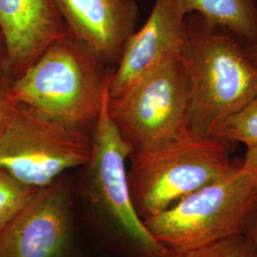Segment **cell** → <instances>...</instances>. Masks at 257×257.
<instances>
[{
    "label": "cell",
    "instance_id": "obj_1",
    "mask_svg": "<svg viewBox=\"0 0 257 257\" xmlns=\"http://www.w3.org/2000/svg\"><path fill=\"white\" fill-rule=\"evenodd\" d=\"M71 35L48 47L12 79L11 97L55 119L90 132L98 118L111 72Z\"/></svg>",
    "mask_w": 257,
    "mask_h": 257
},
{
    "label": "cell",
    "instance_id": "obj_2",
    "mask_svg": "<svg viewBox=\"0 0 257 257\" xmlns=\"http://www.w3.org/2000/svg\"><path fill=\"white\" fill-rule=\"evenodd\" d=\"M188 24L182 62L190 80L189 132L212 137L223 121L257 94V67L230 34L207 27L202 19Z\"/></svg>",
    "mask_w": 257,
    "mask_h": 257
},
{
    "label": "cell",
    "instance_id": "obj_3",
    "mask_svg": "<svg viewBox=\"0 0 257 257\" xmlns=\"http://www.w3.org/2000/svg\"><path fill=\"white\" fill-rule=\"evenodd\" d=\"M128 180L143 221L232 174L227 144L188 132L161 147L130 156Z\"/></svg>",
    "mask_w": 257,
    "mask_h": 257
},
{
    "label": "cell",
    "instance_id": "obj_4",
    "mask_svg": "<svg viewBox=\"0 0 257 257\" xmlns=\"http://www.w3.org/2000/svg\"><path fill=\"white\" fill-rule=\"evenodd\" d=\"M257 206V175L240 167L144 221L175 255L244 232Z\"/></svg>",
    "mask_w": 257,
    "mask_h": 257
},
{
    "label": "cell",
    "instance_id": "obj_5",
    "mask_svg": "<svg viewBox=\"0 0 257 257\" xmlns=\"http://www.w3.org/2000/svg\"><path fill=\"white\" fill-rule=\"evenodd\" d=\"M109 90L92 133L84 191L89 203L116 237L142 257H175L157 241L139 216L131 194L126 161L133 150L108 111Z\"/></svg>",
    "mask_w": 257,
    "mask_h": 257
},
{
    "label": "cell",
    "instance_id": "obj_6",
    "mask_svg": "<svg viewBox=\"0 0 257 257\" xmlns=\"http://www.w3.org/2000/svg\"><path fill=\"white\" fill-rule=\"evenodd\" d=\"M91 151L90 132L16 104L0 137V168L40 189L86 165Z\"/></svg>",
    "mask_w": 257,
    "mask_h": 257
},
{
    "label": "cell",
    "instance_id": "obj_7",
    "mask_svg": "<svg viewBox=\"0 0 257 257\" xmlns=\"http://www.w3.org/2000/svg\"><path fill=\"white\" fill-rule=\"evenodd\" d=\"M190 80L182 60L163 65L119 96L108 111L133 154L151 151L189 132Z\"/></svg>",
    "mask_w": 257,
    "mask_h": 257
},
{
    "label": "cell",
    "instance_id": "obj_8",
    "mask_svg": "<svg viewBox=\"0 0 257 257\" xmlns=\"http://www.w3.org/2000/svg\"><path fill=\"white\" fill-rule=\"evenodd\" d=\"M73 236L71 189L59 177L40 188L0 232V257H70Z\"/></svg>",
    "mask_w": 257,
    "mask_h": 257
},
{
    "label": "cell",
    "instance_id": "obj_9",
    "mask_svg": "<svg viewBox=\"0 0 257 257\" xmlns=\"http://www.w3.org/2000/svg\"><path fill=\"white\" fill-rule=\"evenodd\" d=\"M187 41L186 18L170 0H156L147 21L128 38L116 70L110 74V97L123 94L163 65L181 60Z\"/></svg>",
    "mask_w": 257,
    "mask_h": 257
},
{
    "label": "cell",
    "instance_id": "obj_10",
    "mask_svg": "<svg viewBox=\"0 0 257 257\" xmlns=\"http://www.w3.org/2000/svg\"><path fill=\"white\" fill-rule=\"evenodd\" d=\"M4 67L19 77L47 48L70 36L53 0H0Z\"/></svg>",
    "mask_w": 257,
    "mask_h": 257
},
{
    "label": "cell",
    "instance_id": "obj_11",
    "mask_svg": "<svg viewBox=\"0 0 257 257\" xmlns=\"http://www.w3.org/2000/svg\"><path fill=\"white\" fill-rule=\"evenodd\" d=\"M72 37L104 64L118 62L137 31L136 0H53Z\"/></svg>",
    "mask_w": 257,
    "mask_h": 257
},
{
    "label": "cell",
    "instance_id": "obj_12",
    "mask_svg": "<svg viewBox=\"0 0 257 257\" xmlns=\"http://www.w3.org/2000/svg\"><path fill=\"white\" fill-rule=\"evenodd\" d=\"M185 18L197 14L210 29H225L242 45L257 40L256 0H170Z\"/></svg>",
    "mask_w": 257,
    "mask_h": 257
},
{
    "label": "cell",
    "instance_id": "obj_13",
    "mask_svg": "<svg viewBox=\"0 0 257 257\" xmlns=\"http://www.w3.org/2000/svg\"><path fill=\"white\" fill-rule=\"evenodd\" d=\"M225 142H239L247 147L257 144V94L240 110L223 121L212 134Z\"/></svg>",
    "mask_w": 257,
    "mask_h": 257
},
{
    "label": "cell",
    "instance_id": "obj_14",
    "mask_svg": "<svg viewBox=\"0 0 257 257\" xmlns=\"http://www.w3.org/2000/svg\"><path fill=\"white\" fill-rule=\"evenodd\" d=\"M38 190L20 182L0 168V232Z\"/></svg>",
    "mask_w": 257,
    "mask_h": 257
},
{
    "label": "cell",
    "instance_id": "obj_15",
    "mask_svg": "<svg viewBox=\"0 0 257 257\" xmlns=\"http://www.w3.org/2000/svg\"><path fill=\"white\" fill-rule=\"evenodd\" d=\"M175 257H257V250L248 235L242 232Z\"/></svg>",
    "mask_w": 257,
    "mask_h": 257
},
{
    "label": "cell",
    "instance_id": "obj_16",
    "mask_svg": "<svg viewBox=\"0 0 257 257\" xmlns=\"http://www.w3.org/2000/svg\"><path fill=\"white\" fill-rule=\"evenodd\" d=\"M10 77L4 66H0V137L17 103L11 97Z\"/></svg>",
    "mask_w": 257,
    "mask_h": 257
},
{
    "label": "cell",
    "instance_id": "obj_17",
    "mask_svg": "<svg viewBox=\"0 0 257 257\" xmlns=\"http://www.w3.org/2000/svg\"><path fill=\"white\" fill-rule=\"evenodd\" d=\"M245 160L241 168L257 175V144L248 146Z\"/></svg>",
    "mask_w": 257,
    "mask_h": 257
},
{
    "label": "cell",
    "instance_id": "obj_18",
    "mask_svg": "<svg viewBox=\"0 0 257 257\" xmlns=\"http://www.w3.org/2000/svg\"><path fill=\"white\" fill-rule=\"evenodd\" d=\"M250 219H253L251 223V227L248 229V232L246 233L248 238L250 239L251 243L255 247L257 250V206L255 210L253 211Z\"/></svg>",
    "mask_w": 257,
    "mask_h": 257
},
{
    "label": "cell",
    "instance_id": "obj_19",
    "mask_svg": "<svg viewBox=\"0 0 257 257\" xmlns=\"http://www.w3.org/2000/svg\"><path fill=\"white\" fill-rule=\"evenodd\" d=\"M243 48L248 59L257 67V40L254 42L243 45Z\"/></svg>",
    "mask_w": 257,
    "mask_h": 257
},
{
    "label": "cell",
    "instance_id": "obj_20",
    "mask_svg": "<svg viewBox=\"0 0 257 257\" xmlns=\"http://www.w3.org/2000/svg\"><path fill=\"white\" fill-rule=\"evenodd\" d=\"M0 66H4V51L0 49Z\"/></svg>",
    "mask_w": 257,
    "mask_h": 257
}]
</instances>
